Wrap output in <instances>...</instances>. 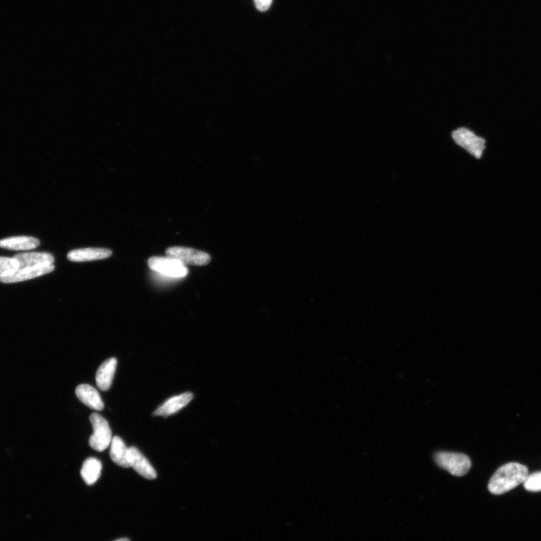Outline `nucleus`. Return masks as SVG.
<instances>
[{"instance_id":"obj_10","label":"nucleus","mask_w":541,"mask_h":541,"mask_svg":"<svg viewBox=\"0 0 541 541\" xmlns=\"http://www.w3.org/2000/svg\"><path fill=\"white\" fill-rule=\"evenodd\" d=\"M76 393L78 399L90 409L96 411L104 409L101 396L92 386L80 384L77 386Z\"/></svg>"},{"instance_id":"obj_11","label":"nucleus","mask_w":541,"mask_h":541,"mask_svg":"<svg viewBox=\"0 0 541 541\" xmlns=\"http://www.w3.org/2000/svg\"><path fill=\"white\" fill-rule=\"evenodd\" d=\"M131 454V467L134 470L148 480L156 479L157 475L155 468L148 462L140 451L135 447L130 448Z\"/></svg>"},{"instance_id":"obj_1","label":"nucleus","mask_w":541,"mask_h":541,"mask_svg":"<svg viewBox=\"0 0 541 541\" xmlns=\"http://www.w3.org/2000/svg\"><path fill=\"white\" fill-rule=\"evenodd\" d=\"M528 476L529 469L526 466L517 463H507L500 467L492 475L488 489L494 495H502L524 483Z\"/></svg>"},{"instance_id":"obj_4","label":"nucleus","mask_w":541,"mask_h":541,"mask_svg":"<svg viewBox=\"0 0 541 541\" xmlns=\"http://www.w3.org/2000/svg\"><path fill=\"white\" fill-rule=\"evenodd\" d=\"M148 265L155 272L169 277L182 278L189 273L188 268L182 261L167 256L151 257Z\"/></svg>"},{"instance_id":"obj_9","label":"nucleus","mask_w":541,"mask_h":541,"mask_svg":"<svg viewBox=\"0 0 541 541\" xmlns=\"http://www.w3.org/2000/svg\"><path fill=\"white\" fill-rule=\"evenodd\" d=\"M112 251L105 248H83L71 250L67 258L71 261L81 263V261H89L105 259L112 257Z\"/></svg>"},{"instance_id":"obj_15","label":"nucleus","mask_w":541,"mask_h":541,"mask_svg":"<svg viewBox=\"0 0 541 541\" xmlns=\"http://www.w3.org/2000/svg\"><path fill=\"white\" fill-rule=\"evenodd\" d=\"M37 239L30 237H15L0 240V248L12 250H30L40 246Z\"/></svg>"},{"instance_id":"obj_20","label":"nucleus","mask_w":541,"mask_h":541,"mask_svg":"<svg viewBox=\"0 0 541 541\" xmlns=\"http://www.w3.org/2000/svg\"><path fill=\"white\" fill-rule=\"evenodd\" d=\"M115 541H130L128 538H121Z\"/></svg>"},{"instance_id":"obj_13","label":"nucleus","mask_w":541,"mask_h":541,"mask_svg":"<svg viewBox=\"0 0 541 541\" xmlns=\"http://www.w3.org/2000/svg\"><path fill=\"white\" fill-rule=\"evenodd\" d=\"M19 268L35 267L53 264L54 257L49 252H25L14 257Z\"/></svg>"},{"instance_id":"obj_16","label":"nucleus","mask_w":541,"mask_h":541,"mask_svg":"<svg viewBox=\"0 0 541 541\" xmlns=\"http://www.w3.org/2000/svg\"><path fill=\"white\" fill-rule=\"evenodd\" d=\"M102 467V463L99 460L89 457L85 460L81 468L80 475L87 485H93L101 476Z\"/></svg>"},{"instance_id":"obj_17","label":"nucleus","mask_w":541,"mask_h":541,"mask_svg":"<svg viewBox=\"0 0 541 541\" xmlns=\"http://www.w3.org/2000/svg\"><path fill=\"white\" fill-rule=\"evenodd\" d=\"M19 268L15 258L0 257V277L8 275Z\"/></svg>"},{"instance_id":"obj_18","label":"nucleus","mask_w":541,"mask_h":541,"mask_svg":"<svg viewBox=\"0 0 541 541\" xmlns=\"http://www.w3.org/2000/svg\"><path fill=\"white\" fill-rule=\"evenodd\" d=\"M525 489L529 492L541 491V472L529 474L524 483Z\"/></svg>"},{"instance_id":"obj_6","label":"nucleus","mask_w":541,"mask_h":541,"mask_svg":"<svg viewBox=\"0 0 541 541\" xmlns=\"http://www.w3.org/2000/svg\"><path fill=\"white\" fill-rule=\"evenodd\" d=\"M166 255L182 261L185 266H203L211 261V257L207 252L184 247L169 248Z\"/></svg>"},{"instance_id":"obj_3","label":"nucleus","mask_w":541,"mask_h":541,"mask_svg":"<svg viewBox=\"0 0 541 541\" xmlns=\"http://www.w3.org/2000/svg\"><path fill=\"white\" fill-rule=\"evenodd\" d=\"M435 461L439 467L456 476L465 475L472 467L471 459L463 454L438 452L435 455Z\"/></svg>"},{"instance_id":"obj_2","label":"nucleus","mask_w":541,"mask_h":541,"mask_svg":"<svg viewBox=\"0 0 541 541\" xmlns=\"http://www.w3.org/2000/svg\"><path fill=\"white\" fill-rule=\"evenodd\" d=\"M92 422L94 434L89 440V447L103 452L112 444V433L108 421L101 414L94 413L89 416Z\"/></svg>"},{"instance_id":"obj_7","label":"nucleus","mask_w":541,"mask_h":541,"mask_svg":"<svg viewBox=\"0 0 541 541\" xmlns=\"http://www.w3.org/2000/svg\"><path fill=\"white\" fill-rule=\"evenodd\" d=\"M55 268L53 264L19 268L11 274L0 277V282L3 284H12L27 281V280L33 279L53 272Z\"/></svg>"},{"instance_id":"obj_5","label":"nucleus","mask_w":541,"mask_h":541,"mask_svg":"<svg viewBox=\"0 0 541 541\" xmlns=\"http://www.w3.org/2000/svg\"><path fill=\"white\" fill-rule=\"evenodd\" d=\"M452 137L458 146L466 150L476 159H480L486 148V141L477 137L472 131L461 128L454 130Z\"/></svg>"},{"instance_id":"obj_19","label":"nucleus","mask_w":541,"mask_h":541,"mask_svg":"<svg viewBox=\"0 0 541 541\" xmlns=\"http://www.w3.org/2000/svg\"><path fill=\"white\" fill-rule=\"evenodd\" d=\"M257 8L260 12H266L272 6L273 0H255Z\"/></svg>"},{"instance_id":"obj_14","label":"nucleus","mask_w":541,"mask_h":541,"mask_svg":"<svg viewBox=\"0 0 541 541\" xmlns=\"http://www.w3.org/2000/svg\"><path fill=\"white\" fill-rule=\"evenodd\" d=\"M110 456L112 461L121 467H131V454L130 448L126 447L123 440L119 436L112 438Z\"/></svg>"},{"instance_id":"obj_8","label":"nucleus","mask_w":541,"mask_h":541,"mask_svg":"<svg viewBox=\"0 0 541 541\" xmlns=\"http://www.w3.org/2000/svg\"><path fill=\"white\" fill-rule=\"evenodd\" d=\"M193 399L194 395L191 393H184L182 395L171 397V398L160 405V407L153 413L152 416L169 417L171 415L178 412L186 407Z\"/></svg>"},{"instance_id":"obj_12","label":"nucleus","mask_w":541,"mask_h":541,"mask_svg":"<svg viewBox=\"0 0 541 541\" xmlns=\"http://www.w3.org/2000/svg\"><path fill=\"white\" fill-rule=\"evenodd\" d=\"M117 365L115 358H110L98 368L96 375V381L99 390L107 391L112 386Z\"/></svg>"}]
</instances>
